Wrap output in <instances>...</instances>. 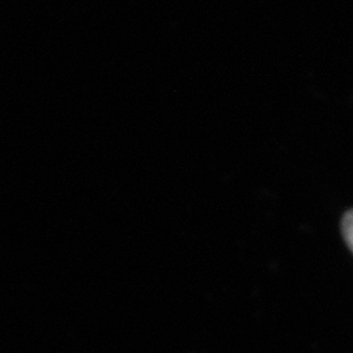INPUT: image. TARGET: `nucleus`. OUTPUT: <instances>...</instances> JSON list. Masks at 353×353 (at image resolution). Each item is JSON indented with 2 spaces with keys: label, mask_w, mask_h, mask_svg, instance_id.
Here are the masks:
<instances>
[{
  "label": "nucleus",
  "mask_w": 353,
  "mask_h": 353,
  "mask_svg": "<svg viewBox=\"0 0 353 353\" xmlns=\"http://www.w3.org/2000/svg\"><path fill=\"white\" fill-rule=\"evenodd\" d=\"M341 230H343L344 240L353 252V210L344 214L341 221Z\"/></svg>",
  "instance_id": "obj_1"
}]
</instances>
